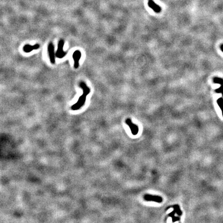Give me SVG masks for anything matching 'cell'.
Here are the masks:
<instances>
[{"label":"cell","instance_id":"6","mask_svg":"<svg viewBox=\"0 0 223 223\" xmlns=\"http://www.w3.org/2000/svg\"><path fill=\"white\" fill-rule=\"evenodd\" d=\"M126 122L127 123V124H128V125L130 127V128L131 130L132 133L134 135L137 134V133H138V127L136 125H135V124H133L132 122V121H131L130 119H127L126 121Z\"/></svg>","mask_w":223,"mask_h":223},{"label":"cell","instance_id":"7","mask_svg":"<svg viewBox=\"0 0 223 223\" xmlns=\"http://www.w3.org/2000/svg\"><path fill=\"white\" fill-rule=\"evenodd\" d=\"M40 46L39 44H35L34 46H31L30 44H25L23 47V51L26 53H30L33 50H37L39 48Z\"/></svg>","mask_w":223,"mask_h":223},{"label":"cell","instance_id":"2","mask_svg":"<svg viewBox=\"0 0 223 223\" xmlns=\"http://www.w3.org/2000/svg\"><path fill=\"white\" fill-rule=\"evenodd\" d=\"M64 46V41L63 40H60L58 43V48L55 53V56L58 58H63L67 54V52H64L63 50Z\"/></svg>","mask_w":223,"mask_h":223},{"label":"cell","instance_id":"5","mask_svg":"<svg viewBox=\"0 0 223 223\" xmlns=\"http://www.w3.org/2000/svg\"><path fill=\"white\" fill-rule=\"evenodd\" d=\"M148 5L156 13H160L162 11L161 7L158 4H157L153 0H148Z\"/></svg>","mask_w":223,"mask_h":223},{"label":"cell","instance_id":"3","mask_svg":"<svg viewBox=\"0 0 223 223\" xmlns=\"http://www.w3.org/2000/svg\"><path fill=\"white\" fill-rule=\"evenodd\" d=\"M48 51L50 62L52 64H54L55 63V54L54 53V46L52 42L49 43L48 47Z\"/></svg>","mask_w":223,"mask_h":223},{"label":"cell","instance_id":"9","mask_svg":"<svg viewBox=\"0 0 223 223\" xmlns=\"http://www.w3.org/2000/svg\"><path fill=\"white\" fill-rule=\"evenodd\" d=\"M220 48H221V50H222V51L223 52V44H222V45H221V47H220Z\"/></svg>","mask_w":223,"mask_h":223},{"label":"cell","instance_id":"8","mask_svg":"<svg viewBox=\"0 0 223 223\" xmlns=\"http://www.w3.org/2000/svg\"><path fill=\"white\" fill-rule=\"evenodd\" d=\"M217 103L222 111V115H223V100H222L221 98H220V99H219L217 100Z\"/></svg>","mask_w":223,"mask_h":223},{"label":"cell","instance_id":"4","mask_svg":"<svg viewBox=\"0 0 223 223\" xmlns=\"http://www.w3.org/2000/svg\"><path fill=\"white\" fill-rule=\"evenodd\" d=\"M72 57L74 60V68L78 69L79 67V61L81 57V52L79 50H76L73 52Z\"/></svg>","mask_w":223,"mask_h":223},{"label":"cell","instance_id":"1","mask_svg":"<svg viewBox=\"0 0 223 223\" xmlns=\"http://www.w3.org/2000/svg\"><path fill=\"white\" fill-rule=\"evenodd\" d=\"M80 87L82 89L83 94L79 98L77 102L71 106V109L74 111L79 110L84 105L86 99V97L91 92L90 88L87 86L84 82L82 81L80 83Z\"/></svg>","mask_w":223,"mask_h":223}]
</instances>
